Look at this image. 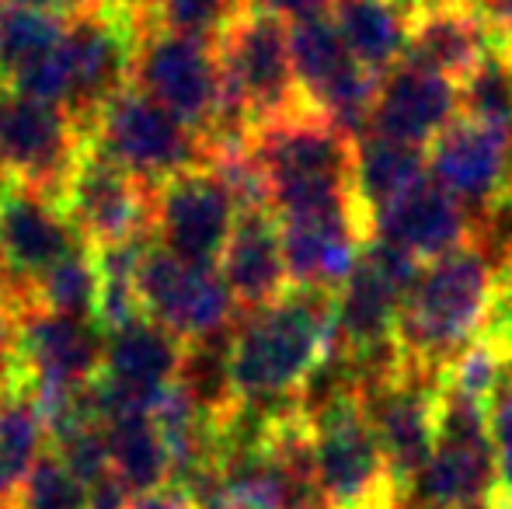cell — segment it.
Masks as SVG:
<instances>
[{"mask_svg": "<svg viewBox=\"0 0 512 509\" xmlns=\"http://www.w3.org/2000/svg\"><path fill=\"white\" fill-rule=\"evenodd\" d=\"M67 21L11 0L0 7V81L18 88L56 56Z\"/></svg>", "mask_w": 512, "mask_h": 509, "instance_id": "cell-28", "label": "cell"}, {"mask_svg": "<svg viewBox=\"0 0 512 509\" xmlns=\"http://www.w3.org/2000/svg\"><path fill=\"white\" fill-rule=\"evenodd\" d=\"M129 81L189 129H196L209 143V157L244 147L251 140L255 126L241 102L227 91L213 42L164 32V28H140Z\"/></svg>", "mask_w": 512, "mask_h": 509, "instance_id": "cell-4", "label": "cell"}, {"mask_svg": "<svg viewBox=\"0 0 512 509\" xmlns=\"http://www.w3.org/2000/svg\"><path fill=\"white\" fill-rule=\"evenodd\" d=\"M248 150L265 175L269 210L279 220L363 203L356 192V140L321 112L255 126Z\"/></svg>", "mask_w": 512, "mask_h": 509, "instance_id": "cell-3", "label": "cell"}, {"mask_svg": "<svg viewBox=\"0 0 512 509\" xmlns=\"http://www.w3.org/2000/svg\"><path fill=\"white\" fill-rule=\"evenodd\" d=\"M502 53H506V60L512 63V32L502 35Z\"/></svg>", "mask_w": 512, "mask_h": 509, "instance_id": "cell-41", "label": "cell"}, {"mask_svg": "<svg viewBox=\"0 0 512 509\" xmlns=\"http://www.w3.org/2000/svg\"><path fill=\"white\" fill-rule=\"evenodd\" d=\"M18 356L21 381L32 387L49 422L98 377L105 328L95 318L25 307L18 311Z\"/></svg>", "mask_w": 512, "mask_h": 509, "instance_id": "cell-8", "label": "cell"}, {"mask_svg": "<svg viewBox=\"0 0 512 509\" xmlns=\"http://www.w3.org/2000/svg\"><path fill=\"white\" fill-rule=\"evenodd\" d=\"M102 422L108 464L133 496H147L171 482V450L150 408H122Z\"/></svg>", "mask_w": 512, "mask_h": 509, "instance_id": "cell-25", "label": "cell"}, {"mask_svg": "<svg viewBox=\"0 0 512 509\" xmlns=\"http://www.w3.org/2000/svg\"><path fill=\"white\" fill-rule=\"evenodd\" d=\"M405 4H408L411 18H415V14L432 11V7H443V4H457V0H405Z\"/></svg>", "mask_w": 512, "mask_h": 509, "instance_id": "cell-40", "label": "cell"}, {"mask_svg": "<svg viewBox=\"0 0 512 509\" xmlns=\"http://www.w3.org/2000/svg\"><path fill=\"white\" fill-rule=\"evenodd\" d=\"M84 140L112 164L157 189L168 178L209 164V143L133 81L122 84L84 123Z\"/></svg>", "mask_w": 512, "mask_h": 509, "instance_id": "cell-5", "label": "cell"}, {"mask_svg": "<svg viewBox=\"0 0 512 509\" xmlns=\"http://www.w3.org/2000/svg\"><path fill=\"white\" fill-rule=\"evenodd\" d=\"M84 147L81 119L7 88L0 95V178L25 182L60 199Z\"/></svg>", "mask_w": 512, "mask_h": 509, "instance_id": "cell-12", "label": "cell"}, {"mask_svg": "<svg viewBox=\"0 0 512 509\" xmlns=\"http://www.w3.org/2000/svg\"><path fill=\"white\" fill-rule=\"evenodd\" d=\"M429 175L485 224L512 192V129L457 116L429 143Z\"/></svg>", "mask_w": 512, "mask_h": 509, "instance_id": "cell-17", "label": "cell"}, {"mask_svg": "<svg viewBox=\"0 0 512 509\" xmlns=\"http://www.w3.org/2000/svg\"><path fill=\"white\" fill-rule=\"evenodd\" d=\"M7 4H11V0H0V7H7Z\"/></svg>", "mask_w": 512, "mask_h": 509, "instance_id": "cell-45", "label": "cell"}, {"mask_svg": "<svg viewBox=\"0 0 512 509\" xmlns=\"http://www.w3.org/2000/svg\"><path fill=\"white\" fill-rule=\"evenodd\" d=\"M460 116V84L405 56L377 81L370 129L405 143H432Z\"/></svg>", "mask_w": 512, "mask_h": 509, "instance_id": "cell-20", "label": "cell"}, {"mask_svg": "<svg viewBox=\"0 0 512 509\" xmlns=\"http://www.w3.org/2000/svg\"><path fill=\"white\" fill-rule=\"evenodd\" d=\"M133 49L136 28L112 11L67 21L60 46L63 88H67L63 109L81 119V126L95 116V109L108 95L129 84Z\"/></svg>", "mask_w": 512, "mask_h": 509, "instance_id": "cell-18", "label": "cell"}, {"mask_svg": "<svg viewBox=\"0 0 512 509\" xmlns=\"http://www.w3.org/2000/svg\"><path fill=\"white\" fill-rule=\"evenodd\" d=\"M499 42V28L471 0H457V4L432 7L411 18L405 56L460 84Z\"/></svg>", "mask_w": 512, "mask_h": 509, "instance_id": "cell-23", "label": "cell"}, {"mask_svg": "<svg viewBox=\"0 0 512 509\" xmlns=\"http://www.w3.org/2000/svg\"><path fill=\"white\" fill-rule=\"evenodd\" d=\"M460 116L512 129V63L502 42L460 81Z\"/></svg>", "mask_w": 512, "mask_h": 509, "instance_id": "cell-30", "label": "cell"}, {"mask_svg": "<svg viewBox=\"0 0 512 509\" xmlns=\"http://www.w3.org/2000/svg\"><path fill=\"white\" fill-rule=\"evenodd\" d=\"M478 234V213L460 203L457 196H450L439 182H432V175H425L405 196L373 213V238L405 248L418 262L457 252V248L471 245Z\"/></svg>", "mask_w": 512, "mask_h": 509, "instance_id": "cell-21", "label": "cell"}, {"mask_svg": "<svg viewBox=\"0 0 512 509\" xmlns=\"http://www.w3.org/2000/svg\"><path fill=\"white\" fill-rule=\"evenodd\" d=\"M216 53H220L227 91L248 112L251 126L276 123L310 109L293 70L290 21L248 7L216 42Z\"/></svg>", "mask_w": 512, "mask_h": 509, "instance_id": "cell-7", "label": "cell"}, {"mask_svg": "<svg viewBox=\"0 0 512 509\" xmlns=\"http://www.w3.org/2000/svg\"><path fill=\"white\" fill-rule=\"evenodd\" d=\"M453 509H495L492 499H485V503H467V506H453Z\"/></svg>", "mask_w": 512, "mask_h": 509, "instance_id": "cell-42", "label": "cell"}, {"mask_svg": "<svg viewBox=\"0 0 512 509\" xmlns=\"http://www.w3.org/2000/svg\"><path fill=\"white\" fill-rule=\"evenodd\" d=\"M481 238L492 245V252H499V248L512 238V192H509L506 199H502L499 206H495L492 217L481 224Z\"/></svg>", "mask_w": 512, "mask_h": 509, "instance_id": "cell-38", "label": "cell"}, {"mask_svg": "<svg viewBox=\"0 0 512 509\" xmlns=\"http://www.w3.org/2000/svg\"><path fill=\"white\" fill-rule=\"evenodd\" d=\"M18 4L39 7V11L56 14L63 21H77V18H88V14L108 11V0H18Z\"/></svg>", "mask_w": 512, "mask_h": 509, "instance_id": "cell-36", "label": "cell"}, {"mask_svg": "<svg viewBox=\"0 0 512 509\" xmlns=\"http://www.w3.org/2000/svg\"><path fill=\"white\" fill-rule=\"evenodd\" d=\"M425 175H429V161L415 143L391 140L380 133H363L356 140V192L370 217L405 196Z\"/></svg>", "mask_w": 512, "mask_h": 509, "instance_id": "cell-27", "label": "cell"}, {"mask_svg": "<svg viewBox=\"0 0 512 509\" xmlns=\"http://www.w3.org/2000/svg\"><path fill=\"white\" fill-rule=\"evenodd\" d=\"M136 293H140V311L182 342L234 328V321L241 318L216 265L185 262L157 241L140 258Z\"/></svg>", "mask_w": 512, "mask_h": 509, "instance_id": "cell-11", "label": "cell"}, {"mask_svg": "<svg viewBox=\"0 0 512 509\" xmlns=\"http://www.w3.org/2000/svg\"><path fill=\"white\" fill-rule=\"evenodd\" d=\"M49 450V422L25 381L0 391V509H14L21 485Z\"/></svg>", "mask_w": 512, "mask_h": 509, "instance_id": "cell-26", "label": "cell"}, {"mask_svg": "<svg viewBox=\"0 0 512 509\" xmlns=\"http://www.w3.org/2000/svg\"><path fill=\"white\" fill-rule=\"evenodd\" d=\"M384 509H408V506H405V499H401V503H394V506H384Z\"/></svg>", "mask_w": 512, "mask_h": 509, "instance_id": "cell-44", "label": "cell"}, {"mask_svg": "<svg viewBox=\"0 0 512 509\" xmlns=\"http://www.w3.org/2000/svg\"><path fill=\"white\" fill-rule=\"evenodd\" d=\"M244 11H248L244 0H157L147 28H164L216 46Z\"/></svg>", "mask_w": 512, "mask_h": 509, "instance_id": "cell-31", "label": "cell"}, {"mask_svg": "<svg viewBox=\"0 0 512 509\" xmlns=\"http://www.w3.org/2000/svg\"><path fill=\"white\" fill-rule=\"evenodd\" d=\"M471 4L499 28V35L512 32V0H471Z\"/></svg>", "mask_w": 512, "mask_h": 509, "instance_id": "cell-39", "label": "cell"}, {"mask_svg": "<svg viewBox=\"0 0 512 509\" xmlns=\"http://www.w3.org/2000/svg\"><path fill=\"white\" fill-rule=\"evenodd\" d=\"M492 506H495V509H512V499H495V496H492Z\"/></svg>", "mask_w": 512, "mask_h": 509, "instance_id": "cell-43", "label": "cell"}, {"mask_svg": "<svg viewBox=\"0 0 512 509\" xmlns=\"http://www.w3.org/2000/svg\"><path fill=\"white\" fill-rule=\"evenodd\" d=\"M98 297H102L98 255L91 245H81L35 279L28 290V307H46V311L98 321Z\"/></svg>", "mask_w": 512, "mask_h": 509, "instance_id": "cell-29", "label": "cell"}, {"mask_svg": "<svg viewBox=\"0 0 512 509\" xmlns=\"http://www.w3.org/2000/svg\"><path fill=\"white\" fill-rule=\"evenodd\" d=\"M335 339V293L317 286H290L269 307L241 314L230 339L237 405L269 415L300 408V391L331 356Z\"/></svg>", "mask_w": 512, "mask_h": 509, "instance_id": "cell-1", "label": "cell"}, {"mask_svg": "<svg viewBox=\"0 0 512 509\" xmlns=\"http://www.w3.org/2000/svg\"><path fill=\"white\" fill-rule=\"evenodd\" d=\"M328 18L335 21L349 53L373 77L405 60L411 35V11L405 0H335Z\"/></svg>", "mask_w": 512, "mask_h": 509, "instance_id": "cell-24", "label": "cell"}, {"mask_svg": "<svg viewBox=\"0 0 512 509\" xmlns=\"http://www.w3.org/2000/svg\"><path fill=\"white\" fill-rule=\"evenodd\" d=\"M488 436L495 447V499H512V349H506V370L488 401Z\"/></svg>", "mask_w": 512, "mask_h": 509, "instance_id": "cell-33", "label": "cell"}, {"mask_svg": "<svg viewBox=\"0 0 512 509\" xmlns=\"http://www.w3.org/2000/svg\"><path fill=\"white\" fill-rule=\"evenodd\" d=\"M88 245L63 213L60 199L25 182H4L0 192V293L18 311L28 307V290L46 269L74 248Z\"/></svg>", "mask_w": 512, "mask_h": 509, "instance_id": "cell-14", "label": "cell"}, {"mask_svg": "<svg viewBox=\"0 0 512 509\" xmlns=\"http://www.w3.org/2000/svg\"><path fill=\"white\" fill-rule=\"evenodd\" d=\"M216 269H220L241 314L269 307L272 300H279L290 290L293 283L290 269H286L283 227H279V217L269 206L241 210Z\"/></svg>", "mask_w": 512, "mask_h": 509, "instance_id": "cell-22", "label": "cell"}, {"mask_svg": "<svg viewBox=\"0 0 512 509\" xmlns=\"http://www.w3.org/2000/svg\"><path fill=\"white\" fill-rule=\"evenodd\" d=\"M317 478L331 509H384L401 503L387 457L363 408V394L345 391L307 408Z\"/></svg>", "mask_w": 512, "mask_h": 509, "instance_id": "cell-6", "label": "cell"}, {"mask_svg": "<svg viewBox=\"0 0 512 509\" xmlns=\"http://www.w3.org/2000/svg\"><path fill=\"white\" fill-rule=\"evenodd\" d=\"M21 381L18 356V307L7 293H0V391Z\"/></svg>", "mask_w": 512, "mask_h": 509, "instance_id": "cell-34", "label": "cell"}, {"mask_svg": "<svg viewBox=\"0 0 512 509\" xmlns=\"http://www.w3.org/2000/svg\"><path fill=\"white\" fill-rule=\"evenodd\" d=\"M290 53L297 70L300 95L314 112L359 140L370 129L377 81L338 35L328 14L290 25Z\"/></svg>", "mask_w": 512, "mask_h": 509, "instance_id": "cell-10", "label": "cell"}, {"mask_svg": "<svg viewBox=\"0 0 512 509\" xmlns=\"http://www.w3.org/2000/svg\"><path fill=\"white\" fill-rule=\"evenodd\" d=\"M251 11H262L272 14V18H283V21H307V18H321V14L331 11L335 0H244Z\"/></svg>", "mask_w": 512, "mask_h": 509, "instance_id": "cell-35", "label": "cell"}, {"mask_svg": "<svg viewBox=\"0 0 512 509\" xmlns=\"http://www.w3.org/2000/svg\"><path fill=\"white\" fill-rule=\"evenodd\" d=\"M0 192H4V178H0Z\"/></svg>", "mask_w": 512, "mask_h": 509, "instance_id": "cell-46", "label": "cell"}, {"mask_svg": "<svg viewBox=\"0 0 512 509\" xmlns=\"http://www.w3.org/2000/svg\"><path fill=\"white\" fill-rule=\"evenodd\" d=\"M499 293V258L485 238L446 252L418 269L394 328L398 360L443 374L488 328Z\"/></svg>", "mask_w": 512, "mask_h": 509, "instance_id": "cell-2", "label": "cell"}, {"mask_svg": "<svg viewBox=\"0 0 512 509\" xmlns=\"http://www.w3.org/2000/svg\"><path fill=\"white\" fill-rule=\"evenodd\" d=\"M14 509H88V485L63 464L56 450H46L21 485Z\"/></svg>", "mask_w": 512, "mask_h": 509, "instance_id": "cell-32", "label": "cell"}, {"mask_svg": "<svg viewBox=\"0 0 512 509\" xmlns=\"http://www.w3.org/2000/svg\"><path fill=\"white\" fill-rule=\"evenodd\" d=\"M185 342L147 314L122 321L105 332V356L98 377L88 384L98 415L122 408H154L175 387Z\"/></svg>", "mask_w": 512, "mask_h": 509, "instance_id": "cell-15", "label": "cell"}, {"mask_svg": "<svg viewBox=\"0 0 512 509\" xmlns=\"http://www.w3.org/2000/svg\"><path fill=\"white\" fill-rule=\"evenodd\" d=\"M359 394H363V408L387 457V468L405 499L415 475L436 450L443 374H425V370L398 360L391 370L363 384Z\"/></svg>", "mask_w": 512, "mask_h": 509, "instance_id": "cell-9", "label": "cell"}, {"mask_svg": "<svg viewBox=\"0 0 512 509\" xmlns=\"http://www.w3.org/2000/svg\"><path fill=\"white\" fill-rule=\"evenodd\" d=\"M129 509H196V503H192V496L182 485L168 482V485H161V489L147 492V496H136L133 503H129Z\"/></svg>", "mask_w": 512, "mask_h": 509, "instance_id": "cell-37", "label": "cell"}, {"mask_svg": "<svg viewBox=\"0 0 512 509\" xmlns=\"http://www.w3.org/2000/svg\"><path fill=\"white\" fill-rule=\"evenodd\" d=\"M60 206L91 248L154 234V189L98 154L88 140L60 192Z\"/></svg>", "mask_w": 512, "mask_h": 509, "instance_id": "cell-16", "label": "cell"}, {"mask_svg": "<svg viewBox=\"0 0 512 509\" xmlns=\"http://www.w3.org/2000/svg\"><path fill=\"white\" fill-rule=\"evenodd\" d=\"M279 227H283L290 283L331 293L352 276L366 241L373 238V217L363 203L286 217L279 220Z\"/></svg>", "mask_w": 512, "mask_h": 509, "instance_id": "cell-19", "label": "cell"}, {"mask_svg": "<svg viewBox=\"0 0 512 509\" xmlns=\"http://www.w3.org/2000/svg\"><path fill=\"white\" fill-rule=\"evenodd\" d=\"M237 217V192L213 161L182 171L154 189V241L185 262H220Z\"/></svg>", "mask_w": 512, "mask_h": 509, "instance_id": "cell-13", "label": "cell"}]
</instances>
